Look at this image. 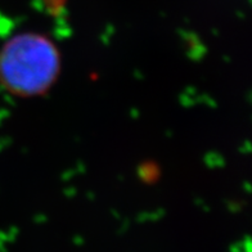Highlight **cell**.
<instances>
[{"instance_id":"cell-1","label":"cell","mask_w":252,"mask_h":252,"mask_svg":"<svg viewBox=\"0 0 252 252\" xmlns=\"http://www.w3.org/2000/svg\"><path fill=\"white\" fill-rule=\"evenodd\" d=\"M62 58L49 36L27 31L9 37L0 48V84L18 98H35L52 89Z\"/></svg>"}]
</instances>
